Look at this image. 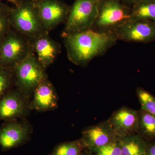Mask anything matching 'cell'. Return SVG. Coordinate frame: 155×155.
Returning <instances> with one entry per match:
<instances>
[{"label": "cell", "mask_w": 155, "mask_h": 155, "mask_svg": "<svg viewBox=\"0 0 155 155\" xmlns=\"http://www.w3.org/2000/svg\"><path fill=\"white\" fill-rule=\"evenodd\" d=\"M62 37L68 59L75 65L83 67L94 58L104 54L117 41L113 34L92 29Z\"/></svg>", "instance_id": "cell-1"}, {"label": "cell", "mask_w": 155, "mask_h": 155, "mask_svg": "<svg viewBox=\"0 0 155 155\" xmlns=\"http://www.w3.org/2000/svg\"><path fill=\"white\" fill-rule=\"evenodd\" d=\"M13 70L15 87L29 103L35 89L48 78L46 69L32 52L17 64Z\"/></svg>", "instance_id": "cell-2"}, {"label": "cell", "mask_w": 155, "mask_h": 155, "mask_svg": "<svg viewBox=\"0 0 155 155\" xmlns=\"http://www.w3.org/2000/svg\"><path fill=\"white\" fill-rule=\"evenodd\" d=\"M9 18L11 28L31 41L46 31L42 25L36 5L30 0H18L11 8Z\"/></svg>", "instance_id": "cell-3"}, {"label": "cell", "mask_w": 155, "mask_h": 155, "mask_svg": "<svg viewBox=\"0 0 155 155\" xmlns=\"http://www.w3.org/2000/svg\"><path fill=\"white\" fill-rule=\"evenodd\" d=\"M98 9L99 2L94 0H75L70 8L62 36L92 29Z\"/></svg>", "instance_id": "cell-4"}, {"label": "cell", "mask_w": 155, "mask_h": 155, "mask_svg": "<svg viewBox=\"0 0 155 155\" xmlns=\"http://www.w3.org/2000/svg\"><path fill=\"white\" fill-rule=\"evenodd\" d=\"M130 19L131 9L119 0H104L99 3L98 14L92 29L113 34Z\"/></svg>", "instance_id": "cell-5"}, {"label": "cell", "mask_w": 155, "mask_h": 155, "mask_svg": "<svg viewBox=\"0 0 155 155\" xmlns=\"http://www.w3.org/2000/svg\"><path fill=\"white\" fill-rule=\"evenodd\" d=\"M32 52L30 41L12 28L2 38L0 66L13 69Z\"/></svg>", "instance_id": "cell-6"}, {"label": "cell", "mask_w": 155, "mask_h": 155, "mask_svg": "<svg viewBox=\"0 0 155 155\" xmlns=\"http://www.w3.org/2000/svg\"><path fill=\"white\" fill-rule=\"evenodd\" d=\"M113 34L117 40L149 43L155 41V22L130 20L117 28Z\"/></svg>", "instance_id": "cell-7"}, {"label": "cell", "mask_w": 155, "mask_h": 155, "mask_svg": "<svg viewBox=\"0 0 155 155\" xmlns=\"http://www.w3.org/2000/svg\"><path fill=\"white\" fill-rule=\"evenodd\" d=\"M35 4L42 25L48 32L66 22L70 8L61 0H41Z\"/></svg>", "instance_id": "cell-8"}, {"label": "cell", "mask_w": 155, "mask_h": 155, "mask_svg": "<svg viewBox=\"0 0 155 155\" xmlns=\"http://www.w3.org/2000/svg\"><path fill=\"white\" fill-rule=\"evenodd\" d=\"M29 110V102L16 87L0 97V121H17Z\"/></svg>", "instance_id": "cell-9"}, {"label": "cell", "mask_w": 155, "mask_h": 155, "mask_svg": "<svg viewBox=\"0 0 155 155\" xmlns=\"http://www.w3.org/2000/svg\"><path fill=\"white\" fill-rule=\"evenodd\" d=\"M31 131L30 124L25 121L6 122L0 127V147L3 150L17 147L28 140Z\"/></svg>", "instance_id": "cell-10"}, {"label": "cell", "mask_w": 155, "mask_h": 155, "mask_svg": "<svg viewBox=\"0 0 155 155\" xmlns=\"http://www.w3.org/2000/svg\"><path fill=\"white\" fill-rule=\"evenodd\" d=\"M118 137L108 120L86 127L80 140L84 147L93 150L117 141Z\"/></svg>", "instance_id": "cell-11"}, {"label": "cell", "mask_w": 155, "mask_h": 155, "mask_svg": "<svg viewBox=\"0 0 155 155\" xmlns=\"http://www.w3.org/2000/svg\"><path fill=\"white\" fill-rule=\"evenodd\" d=\"M58 97L54 87L46 79L35 89L29 103L30 110L45 112L58 107Z\"/></svg>", "instance_id": "cell-12"}, {"label": "cell", "mask_w": 155, "mask_h": 155, "mask_svg": "<svg viewBox=\"0 0 155 155\" xmlns=\"http://www.w3.org/2000/svg\"><path fill=\"white\" fill-rule=\"evenodd\" d=\"M107 120L118 137H125L137 134V110L123 107L114 112Z\"/></svg>", "instance_id": "cell-13"}, {"label": "cell", "mask_w": 155, "mask_h": 155, "mask_svg": "<svg viewBox=\"0 0 155 155\" xmlns=\"http://www.w3.org/2000/svg\"><path fill=\"white\" fill-rule=\"evenodd\" d=\"M32 51L45 69L53 64L61 52V45L46 31L30 41Z\"/></svg>", "instance_id": "cell-14"}, {"label": "cell", "mask_w": 155, "mask_h": 155, "mask_svg": "<svg viewBox=\"0 0 155 155\" xmlns=\"http://www.w3.org/2000/svg\"><path fill=\"white\" fill-rule=\"evenodd\" d=\"M121 155H146L147 145L143 138L137 134L118 137Z\"/></svg>", "instance_id": "cell-15"}, {"label": "cell", "mask_w": 155, "mask_h": 155, "mask_svg": "<svg viewBox=\"0 0 155 155\" xmlns=\"http://www.w3.org/2000/svg\"><path fill=\"white\" fill-rule=\"evenodd\" d=\"M130 20L155 22V0H142L134 5L131 9Z\"/></svg>", "instance_id": "cell-16"}, {"label": "cell", "mask_w": 155, "mask_h": 155, "mask_svg": "<svg viewBox=\"0 0 155 155\" xmlns=\"http://www.w3.org/2000/svg\"><path fill=\"white\" fill-rule=\"evenodd\" d=\"M137 111L138 115L137 134L145 138H154L155 116L141 109Z\"/></svg>", "instance_id": "cell-17"}, {"label": "cell", "mask_w": 155, "mask_h": 155, "mask_svg": "<svg viewBox=\"0 0 155 155\" xmlns=\"http://www.w3.org/2000/svg\"><path fill=\"white\" fill-rule=\"evenodd\" d=\"M83 147L81 140L62 143L54 148L50 155H81Z\"/></svg>", "instance_id": "cell-18"}, {"label": "cell", "mask_w": 155, "mask_h": 155, "mask_svg": "<svg viewBox=\"0 0 155 155\" xmlns=\"http://www.w3.org/2000/svg\"><path fill=\"white\" fill-rule=\"evenodd\" d=\"M136 91L141 109L155 116V97L141 87H137Z\"/></svg>", "instance_id": "cell-19"}, {"label": "cell", "mask_w": 155, "mask_h": 155, "mask_svg": "<svg viewBox=\"0 0 155 155\" xmlns=\"http://www.w3.org/2000/svg\"><path fill=\"white\" fill-rule=\"evenodd\" d=\"M15 87L13 69L0 66V97Z\"/></svg>", "instance_id": "cell-20"}, {"label": "cell", "mask_w": 155, "mask_h": 155, "mask_svg": "<svg viewBox=\"0 0 155 155\" xmlns=\"http://www.w3.org/2000/svg\"><path fill=\"white\" fill-rule=\"evenodd\" d=\"M95 155H121V150L117 141L93 150Z\"/></svg>", "instance_id": "cell-21"}, {"label": "cell", "mask_w": 155, "mask_h": 155, "mask_svg": "<svg viewBox=\"0 0 155 155\" xmlns=\"http://www.w3.org/2000/svg\"><path fill=\"white\" fill-rule=\"evenodd\" d=\"M9 15H0V38L5 36L12 29Z\"/></svg>", "instance_id": "cell-22"}, {"label": "cell", "mask_w": 155, "mask_h": 155, "mask_svg": "<svg viewBox=\"0 0 155 155\" xmlns=\"http://www.w3.org/2000/svg\"><path fill=\"white\" fill-rule=\"evenodd\" d=\"M11 7L2 2L0 0V15H9Z\"/></svg>", "instance_id": "cell-23"}, {"label": "cell", "mask_w": 155, "mask_h": 155, "mask_svg": "<svg viewBox=\"0 0 155 155\" xmlns=\"http://www.w3.org/2000/svg\"><path fill=\"white\" fill-rule=\"evenodd\" d=\"M146 155H155V144L147 146Z\"/></svg>", "instance_id": "cell-24"}, {"label": "cell", "mask_w": 155, "mask_h": 155, "mask_svg": "<svg viewBox=\"0 0 155 155\" xmlns=\"http://www.w3.org/2000/svg\"><path fill=\"white\" fill-rule=\"evenodd\" d=\"M123 2L124 5H132V7L136 4L139 2H141L142 0H121Z\"/></svg>", "instance_id": "cell-25"}, {"label": "cell", "mask_w": 155, "mask_h": 155, "mask_svg": "<svg viewBox=\"0 0 155 155\" xmlns=\"http://www.w3.org/2000/svg\"><path fill=\"white\" fill-rule=\"evenodd\" d=\"M6 1L14 4V6L17 5L18 2V0H6Z\"/></svg>", "instance_id": "cell-26"}, {"label": "cell", "mask_w": 155, "mask_h": 155, "mask_svg": "<svg viewBox=\"0 0 155 155\" xmlns=\"http://www.w3.org/2000/svg\"><path fill=\"white\" fill-rule=\"evenodd\" d=\"M31 2L35 3V4H36V3H38V2H40L41 0H30Z\"/></svg>", "instance_id": "cell-27"}, {"label": "cell", "mask_w": 155, "mask_h": 155, "mask_svg": "<svg viewBox=\"0 0 155 155\" xmlns=\"http://www.w3.org/2000/svg\"><path fill=\"white\" fill-rule=\"evenodd\" d=\"M2 38H0V51H1V44H2Z\"/></svg>", "instance_id": "cell-28"}, {"label": "cell", "mask_w": 155, "mask_h": 155, "mask_svg": "<svg viewBox=\"0 0 155 155\" xmlns=\"http://www.w3.org/2000/svg\"><path fill=\"white\" fill-rule=\"evenodd\" d=\"M94 1H96L98 2H102V1H104V0H94Z\"/></svg>", "instance_id": "cell-29"}, {"label": "cell", "mask_w": 155, "mask_h": 155, "mask_svg": "<svg viewBox=\"0 0 155 155\" xmlns=\"http://www.w3.org/2000/svg\"><path fill=\"white\" fill-rule=\"evenodd\" d=\"M81 155H90L86 154L83 153H82V154H81Z\"/></svg>", "instance_id": "cell-30"}]
</instances>
